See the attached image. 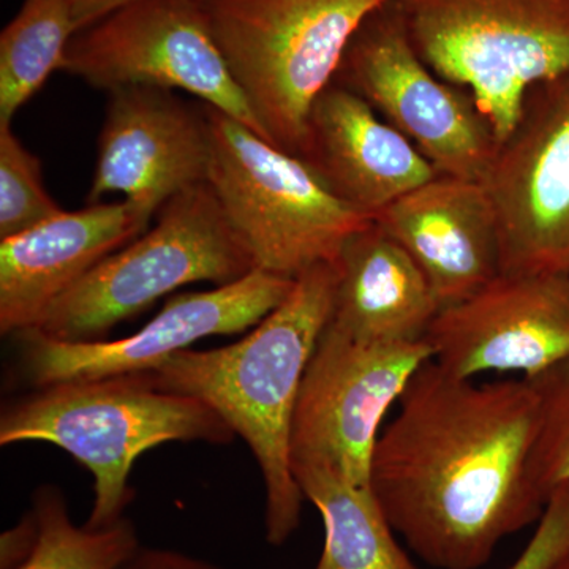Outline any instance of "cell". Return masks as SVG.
Segmentation results:
<instances>
[{"instance_id":"cell-19","label":"cell","mask_w":569,"mask_h":569,"mask_svg":"<svg viewBox=\"0 0 569 569\" xmlns=\"http://www.w3.org/2000/svg\"><path fill=\"white\" fill-rule=\"evenodd\" d=\"M302 496L320 512L323 550L316 569H419L400 548L372 489L321 466L295 463Z\"/></svg>"},{"instance_id":"cell-24","label":"cell","mask_w":569,"mask_h":569,"mask_svg":"<svg viewBox=\"0 0 569 569\" xmlns=\"http://www.w3.org/2000/svg\"><path fill=\"white\" fill-rule=\"evenodd\" d=\"M569 556V482L553 490L533 537L508 569H552Z\"/></svg>"},{"instance_id":"cell-21","label":"cell","mask_w":569,"mask_h":569,"mask_svg":"<svg viewBox=\"0 0 569 569\" xmlns=\"http://www.w3.org/2000/svg\"><path fill=\"white\" fill-rule=\"evenodd\" d=\"M37 541L31 556L14 569H118L140 548L132 520L104 529L77 526L61 490L41 488L33 496Z\"/></svg>"},{"instance_id":"cell-28","label":"cell","mask_w":569,"mask_h":569,"mask_svg":"<svg viewBox=\"0 0 569 569\" xmlns=\"http://www.w3.org/2000/svg\"><path fill=\"white\" fill-rule=\"evenodd\" d=\"M552 569H569V556L561 559Z\"/></svg>"},{"instance_id":"cell-23","label":"cell","mask_w":569,"mask_h":569,"mask_svg":"<svg viewBox=\"0 0 569 569\" xmlns=\"http://www.w3.org/2000/svg\"><path fill=\"white\" fill-rule=\"evenodd\" d=\"M62 211L44 187L39 157L22 144L11 123L0 126V239L31 230Z\"/></svg>"},{"instance_id":"cell-8","label":"cell","mask_w":569,"mask_h":569,"mask_svg":"<svg viewBox=\"0 0 569 569\" xmlns=\"http://www.w3.org/2000/svg\"><path fill=\"white\" fill-rule=\"evenodd\" d=\"M62 71L107 92L190 93L268 140L213 39L203 0H133L112 10L74 33Z\"/></svg>"},{"instance_id":"cell-15","label":"cell","mask_w":569,"mask_h":569,"mask_svg":"<svg viewBox=\"0 0 569 569\" xmlns=\"http://www.w3.org/2000/svg\"><path fill=\"white\" fill-rule=\"evenodd\" d=\"M153 217L126 200L88 204L0 239V332L36 329L61 296L144 233Z\"/></svg>"},{"instance_id":"cell-7","label":"cell","mask_w":569,"mask_h":569,"mask_svg":"<svg viewBox=\"0 0 569 569\" xmlns=\"http://www.w3.org/2000/svg\"><path fill=\"white\" fill-rule=\"evenodd\" d=\"M156 217L152 228L61 296L32 332L59 342H99L178 288L220 287L257 269L209 183L171 198Z\"/></svg>"},{"instance_id":"cell-12","label":"cell","mask_w":569,"mask_h":569,"mask_svg":"<svg viewBox=\"0 0 569 569\" xmlns=\"http://www.w3.org/2000/svg\"><path fill=\"white\" fill-rule=\"evenodd\" d=\"M293 284L295 279L253 269L213 290L174 296L140 331L118 340L71 343L22 332L21 372L32 388L151 372L198 340L254 328Z\"/></svg>"},{"instance_id":"cell-9","label":"cell","mask_w":569,"mask_h":569,"mask_svg":"<svg viewBox=\"0 0 569 569\" xmlns=\"http://www.w3.org/2000/svg\"><path fill=\"white\" fill-rule=\"evenodd\" d=\"M335 82L362 97L438 174L479 182L488 174L498 146L492 127L470 92L419 58L392 0L362 22Z\"/></svg>"},{"instance_id":"cell-26","label":"cell","mask_w":569,"mask_h":569,"mask_svg":"<svg viewBox=\"0 0 569 569\" xmlns=\"http://www.w3.org/2000/svg\"><path fill=\"white\" fill-rule=\"evenodd\" d=\"M37 541V519L32 509L0 541V569H14L31 556Z\"/></svg>"},{"instance_id":"cell-22","label":"cell","mask_w":569,"mask_h":569,"mask_svg":"<svg viewBox=\"0 0 569 569\" xmlns=\"http://www.w3.org/2000/svg\"><path fill=\"white\" fill-rule=\"evenodd\" d=\"M526 380L538 396L529 481L539 500L548 505L553 490L569 482V359Z\"/></svg>"},{"instance_id":"cell-11","label":"cell","mask_w":569,"mask_h":569,"mask_svg":"<svg viewBox=\"0 0 569 569\" xmlns=\"http://www.w3.org/2000/svg\"><path fill=\"white\" fill-rule=\"evenodd\" d=\"M500 274L569 277V71L531 88L482 179Z\"/></svg>"},{"instance_id":"cell-14","label":"cell","mask_w":569,"mask_h":569,"mask_svg":"<svg viewBox=\"0 0 569 569\" xmlns=\"http://www.w3.org/2000/svg\"><path fill=\"white\" fill-rule=\"evenodd\" d=\"M108 93L88 204L118 193L157 216L171 198L208 183L211 130L203 103L157 88Z\"/></svg>"},{"instance_id":"cell-10","label":"cell","mask_w":569,"mask_h":569,"mask_svg":"<svg viewBox=\"0 0 569 569\" xmlns=\"http://www.w3.org/2000/svg\"><path fill=\"white\" fill-rule=\"evenodd\" d=\"M433 358L427 340L373 343L326 326L296 403L291 460L370 488L380 427L415 373Z\"/></svg>"},{"instance_id":"cell-17","label":"cell","mask_w":569,"mask_h":569,"mask_svg":"<svg viewBox=\"0 0 569 569\" xmlns=\"http://www.w3.org/2000/svg\"><path fill=\"white\" fill-rule=\"evenodd\" d=\"M298 157L336 197L372 219L438 176L403 134L339 82L313 103Z\"/></svg>"},{"instance_id":"cell-6","label":"cell","mask_w":569,"mask_h":569,"mask_svg":"<svg viewBox=\"0 0 569 569\" xmlns=\"http://www.w3.org/2000/svg\"><path fill=\"white\" fill-rule=\"evenodd\" d=\"M211 130L208 183L254 268L296 279L335 263L372 217L336 197L305 160L204 104Z\"/></svg>"},{"instance_id":"cell-4","label":"cell","mask_w":569,"mask_h":569,"mask_svg":"<svg viewBox=\"0 0 569 569\" xmlns=\"http://www.w3.org/2000/svg\"><path fill=\"white\" fill-rule=\"evenodd\" d=\"M213 39L268 140L299 156L318 97L389 0H203Z\"/></svg>"},{"instance_id":"cell-18","label":"cell","mask_w":569,"mask_h":569,"mask_svg":"<svg viewBox=\"0 0 569 569\" xmlns=\"http://www.w3.org/2000/svg\"><path fill=\"white\" fill-rule=\"evenodd\" d=\"M336 268L328 326L362 342L426 340L440 306L410 254L376 222L348 239Z\"/></svg>"},{"instance_id":"cell-5","label":"cell","mask_w":569,"mask_h":569,"mask_svg":"<svg viewBox=\"0 0 569 569\" xmlns=\"http://www.w3.org/2000/svg\"><path fill=\"white\" fill-rule=\"evenodd\" d=\"M419 58L501 142L531 88L569 71V0H392Z\"/></svg>"},{"instance_id":"cell-25","label":"cell","mask_w":569,"mask_h":569,"mask_svg":"<svg viewBox=\"0 0 569 569\" xmlns=\"http://www.w3.org/2000/svg\"><path fill=\"white\" fill-rule=\"evenodd\" d=\"M118 569H223L179 550L140 546Z\"/></svg>"},{"instance_id":"cell-20","label":"cell","mask_w":569,"mask_h":569,"mask_svg":"<svg viewBox=\"0 0 569 569\" xmlns=\"http://www.w3.org/2000/svg\"><path fill=\"white\" fill-rule=\"evenodd\" d=\"M77 33L70 0H24L0 33V126L11 123L66 62Z\"/></svg>"},{"instance_id":"cell-27","label":"cell","mask_w":569,"mask_h":569,"mask_svg":"<svg viewBox=\"0 0 569 569\" xmlns=\"http://www.w3.org/2000/svg\"><path fill=\"white\" fill-rule=\"evenodd\" d=\"M129 2L133 0H70L71 17L77 32Z\"/></svg>"},{"instance_id":"cell-3","label":"cell","mask_w":569,"mask_h":569,"mask_svg":"<svg viewBox=\"0 0 569 569\" xmlns=\"http://www.w3.org/2000/svg\"><path fill=\"white\" fill-rule=\"evenodd\" d=\"M238 437L212 407L153 387L144 373L33 388L0 415V445L50 443L93 478L89 529L126 518L134 490L130 471L141 455L171 441L230 445Z\"/></svg>"},{"instance_id":"cell-16","label":"cell","mask_w":569,"mask_h":569,"mask_svg":"<svg viewBox=\"0 0 569 569\" xmlns=\"http://www.w3.org/2000/svg\"><path fill=\"white\" fill-rule=\"evenodd\" d=\"M373 222L402 247L447 309L500 274L496 209L485 183L438 174L378 212Z\"/></svg>"},{"instance_id":"cell-2","label":"cell","mask_w":569,"mask_h":569,"mask_svg":"<svg viewBox=\"0 0 569 569\" xmlns=\"http://www.w3.org/2000/svg\"><path fill=\"white\" fill-rule=\"evenodd\" d=\"M335 263L307 269L290 295L239 342L183 350L144 372L153 387L203 400L252 449L266 489L264 527L280 548L301 526L305 496L291 460L302 378L332 316Z\"/></svg>"},{"instance_id":"cell-13","label":"cell","mask_w":569,"mask_h":569,"mask_svg":"<svg viewBox=\"0 0 569 569\" xmlns=\"http://www.w3.org/2000/svg\"><path fill=\"white\" fill-rule=\"evenodd\" d=\"M426 340L433 361L456 377L538 376L569 359V277L498 274L441 309Z\"/></svg>"},{"instance_id":"cell-1","label":"cell","mask_w":569,"mask_h":569,"mask_svg":"<svg viewBox=\"0 0 569 569\" xmlns=\"http://www.w3.org/2000/svg\"><path fill=\"white\" fill-rule=\"evenodd\" d=\"M397 403L370 466L389 526L430 567H486L545 512L529 481L537 392L526 378L478 385L432 358Z\"/></svg>"}]
</instances>
